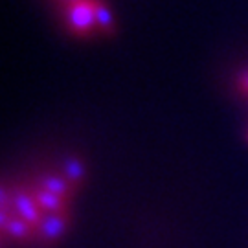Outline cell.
Returning a JSON list of instances; mask_svg holds the SVG:
<instances>
[{
	"label": "cell",
	"mask_w": 248,
	"mask_h": 248,
	"mask_svg": "<svg viewBox=\"0 0 248 248\" xmlns=\"http://www.w3.org/2000/svg\"><path fill=\"white\" fill-rule=\"evenodd\" d=\"M62 18L72 33L79 39H89L96 33V0H79L62 6Z\"/></svg>",
	"instance_id": "1"
},
{
	"label": "cell",
	"mask_w": 248,
	"mask_h": 248,
	"mask_svg": "<svg viewBox=\"0 0 248 248\" xmlns=\"http://www.w3.org/2000/svg\"><path fill=\"white\" fill-rule=\"evenodd\" d=\"M68 224H70V210H66V212L45 213L41 226L37 228V237H39V241L43 245L52 247V245H55L66 233Z\"/></svg>",
	"instance_id": "2"
},
{
	"label": "cell",
	"mask_w": 248,
	"mask_h": 248,
	"mask_svg": "<svg viewBox=\"0 0 248 248\" xmlns=\"http://www.w3.org/2000/svg\"><path fill=\"white\" fill-rule=\"evenodd\" d=\"M11 202H13V215H18L20 219L28 221L35 230L41 226L45 213L41 212V208L37 206L35 199H33L31 193H26V191L18 189L17 193H13Z\"/></svg>",
	"instance_id": "3"
},
{
	"label": "cell",
	"mask_w": 248,
	"mask_h": 248,
	"mask_svg": "<svg viewBox=\"0 0 248 248\" xmlns=\"http://www.w3.org/2000/svg\"><path fill=\"white\" fill-rule=\"evenodd\" d=\"M31 195L35 199L37 206L41 208L43 213H55V212H66L68 210V201H64L62 197L55 195L52 191H46L43 187L39 189H33Z\"/></svg>",
	"instance_id": "4"
},
{
	"label": "cell",
	"mask_w": 248,
	"mask_h": 248,
	"mask_svg": "<svg viewBox=\"0 0 248 248\" xmlns=\"http://www.w3.org/2000/svg\"><path fill=\"white\" fill-rule=\"evenodd\" d=\"M62 177L70 182L74 189L83 184V180L87 177V166L79 156H68L62 162Z\"/></svg>",
	"instance_id": "5"
},
{
	"label": "cell",
	"mask_w": 248,
	"mask_h": 248,
	"mask_svg": "<svg viewBox=\"0 0 248 248\" xmlns=\"http://www.w3.org/2000/svg\"><path fill=\"white\" fill-rule=\"evenodd\" d=\"M41 187L46 189V191H52L55 195L62 197L64 201L70 202L72 197H74V186L62 175H46V177L41 178Z\"/></svg>",
	"instance_id": "6"
},
{
	"label": "cell",
	"mask_w": 248,
	"mask_h": 248,
	"mask_svg": "<svg viewBox=\"0 0 248 248\" xmlns=\"http://www.w3.org/2000/svg\"><path fill=\"white\" fill-rule=\"evenodd\" d=\"M2 232L15 241H28L37 233L35 228H33L28 221L20 219L18 215H13V217L8 221V224L2 228Z\"/></svg>",
	"instance_id": "7"
},
{
	"label": "cell",
	"mask_w": 248,
	"mask_h": 248,
	"mask_svg": "<svg viewBox=\"0 0 248 248\" xmlns=\"http://www.w3.org/2000/svg\"><path fill=\"white\" fill-rule=\"evenodd\" d=\"M96 24H98L99 31L107 37H114L118 31L114 15L103 0H96Z\"/></svg>",
	"instance_id": "8"
},
{
	"label": "cell",
	"mask_w": 248,
	"mask_h": 248,
	"mask_svg": "<svg viewBox=\"0 0 248 248\" xmlns=\"http://www.w3.org/2000/svg\"><path fill=\"white\" fill-rule=\"evenodd\" d=\"M237 87H239V90L245 94V96H248V72H245V74H241L239 79H237Z\"/></svg>",
	"instance_id": "9"
},
{
	"label": "cell",
	"mask_w": 248,
	"mask_h": 248,
	"mask_svg": "<svg viewBox=\"0 0 248 248\" xmlns=\"http://www.w3.org/2000/svg\"><path fill=\"white\" fill-rule=\"evenodd\" d=\"M55 2H59L61 6H68V4H74V2H79V0H55Z\"/></svg>",
	"instance_id": "10"
}]
</instances>
